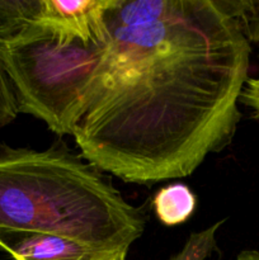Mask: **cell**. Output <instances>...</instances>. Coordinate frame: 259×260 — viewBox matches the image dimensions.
I'll list each match as a JSON object with an SVG mask.
<instances>
[{
    "label": "cell",
    "mask_w": 259,
    "mask_h": 260,
    "mask_svg": "<svg viewBox=\"0 0 259 260\" xmlns=\"http://www.w3.org/2000/svg\"><path fill=\"white\" fill-rule=\"evenodd\" d=\"M80 156L127 183L193 174L233 141L250 43L212 0H114Z\"/></svg>",
    "instance_id": "obj_1"
},
{
    "label": "cell",
    "mask_w": 259,
    "mask_h": 260,
    "mask_svg": "<svg viewBox=\"0 0 259 260\" xmlns=\"http://www.w3.org/2000/svg\"><path fill=\"white\" fill-rule=\"evenodd\" d=\"M0 229L128 250L145 220L98 168L65 145L38 151L2 144Z\"/></svg>",
    "instance_id": "obj_2"
},
{
    "label": "cell",
    "mask_w": 259,
    "mask_h": 260,
    "mask_svg": "<svg viewBox=\"0 0 259 260\" xmlns=\"http://www.w3.org/2000/svg\"><path fill=\"white\" fill-rule=\"evenodd\" d=\"M107 47L62 37L40 23L0 43V62L18 112L41 119L58 136H73L93 96Z\"/></svg>",
    "instance_id": "obj_3"
},
{
    "label": "cell",
    "mask_w": 259,
    "mask_h": 260,
    "mask_svg": "<svg viewBox=\"0 0 259 260\" xmlns=\"http://www.w3.org/2000/svg\"><path fill=\"white\" fill-rule=\"evenodd\" d=\"M0 248L13 260H126L128 250L52 234L0 229Z\"/></svg>",
    "instance_id": "obj_4"
},
{
    "label": "cell",
    "mask_w": 259,
    "mask_h": 260,
    "mask_svg": "<svg viewBox=\"0 0 259 260\" xmlns=\"http://www.w3.org/2000/svg\"><path fill=\"white\" fill-rule=\"evenodd\" d=\"M114 0H41L38 22L62 37L107 46V12Z\"/></svg>",
    "instance_id": "obj_5"
},
{
    "label": "cell",
    "mask_w": 259,
    "mask_h": 260,
    "mask_svg": "<svg viewBox=\"0 0 259 260\" xmlns=\"http://www.w3.org/2000/svg\"><path fill=\"white\" fill-rule=\"evenodd\" d=\"M152 205L155 215L163 225L178 226L193 215L197 200L188 185L173 183L155 194Z\"/></svg>",
    "instance_id": "obj_6"
},
{
    "label": "cell",
    "mask_w": 259,
    "mask_h": 260,
    "mask_svg": "<svg viewBox=\"0 0 259 260\" xmlns=\"http://www.w3.org/2000/svg\"><path fill=\"white\" fill-rule=\"evenodd\" d=\"M41 0H0V43L8 42L38 22Z\"/></svg>",
    "instance_id": "obj_7"
},
{
    "label": "cell",
    "mask_w": 259,
    "mask_h": 260,
    "mask_svg": "<svg viewBox=\"0 0 259 260\" xmlns=\"http://www.w3.org/2000/svg\"><path fill=\"white\" fill-rule=\"evenodd\" d=\"M249 43H259V0H212Z\"/></svg>",
    "instance_id": "obj_8"
},
{
    "label": "cell",
    "mask_w": 259,
    "mask_h": 260,
    "mask_svg": "<svg viewBox=\"0 0 259 260\" xmlns=\"http://www.w3.org/2000/svg\"><path fill=\"white\" fill-rule=\"evenodd\" d=\"M221 225L222 221L213 223L206 230L192 234L182 250L169 260H205L208 258L216 248V233Z\"/></svg>",
    "instance_id": "obj_9"
},
{
    "label": "cell",
    "mask_w": 259,
    "mask_h": 260,
    "mask_svg": "<svg viewBox=\"0 0 259 260\" xmlns=\"http://www.w3.org/2000/svg\"><path fill=\"white\" fill-rule=\"evenodd\" d=\"M18 107L9 79L0 62V128L12 123L18 116Z\"/></svg>",
    "instance_id": "obj_10"
},
{
    "label": "cell",
    "mask_w": 259,
    "mask_h": 260,
    "mask_svg": "<svg viewBox=\"0 0 259 260\" xmlns=\"http://www.w3.org/2000/svg\"><path fill=\"white\" fill-rule=\"evenodd\" d=\"M243 104L250 107L259 118V78L248 79L241 90L240 99Z\"/></svg>",
    "instance_id": "obj_11"
},
{
    "label": "cell",
    "mask_w": 259,
    "mask_h": 260,
    "mask_svg": "<svg viewBox=\"0 0 259 260\" xmlns=\"http://www.w3.org/2000/svg\"><path fill=\"white\" fill-rule=\"evenodd\" d=\"M235 260H259V251L244 250L236 256Z\"/></svg>",
    "instance_id": "obj_12"
}]
</instances>
